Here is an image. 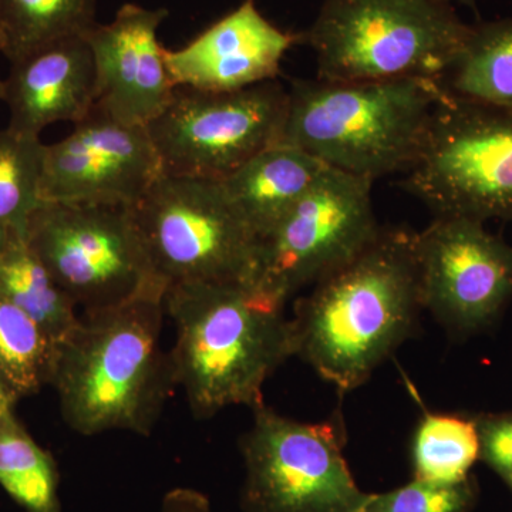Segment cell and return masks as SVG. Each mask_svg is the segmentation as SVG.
<instances>
[{
    "label": "cell",
    "instance_id": "6da1fadb",
    "mask_svg": "<svg viewBox=\"0 0 512 512\" xmlns=\"http://www.w3.org/2000/svg\"><path fill=\"white\" fill-rule=\"evenodd\" d=\"M416 234L380 228L355 258L296 303L293 356L340 393L367 382L416 325L423 309Z\"/></svg>",
    "mask_w": 512,
    "mask_h": 512
},
{
    "label": "cell",
    "instance_id": "52a82bcc",
    "mask_svg": "<svg viewBox=\"0 0 512 512\" xmlns=\"http://www.w3.org/2000/svg\"><path fill=\"white\" fill-rule=\"evenodd\" d=\"M402 187L434 217L512 221V110L441 94Z\"/></svg>",
    "mask_w": 512,
    "mask_h": 512
},
{
    "label": "cell",
    "instance_id": "cb8c5ba5",
    "mask_svg": "<svg viewBox=\"0 0 512 512\" xmlns=\"http://www.w3.org/2000/svg\"><path fill=\"white\" fill-rule=\"evenodd\" d=\"M57 348L43 330L0 292V382L18 399L52 382Z\"/></svg>",
    "mask_w": 512,
    "mask_h": 512
},
{
    "label": "cell",
    "instance_id": "8992f818",
    "mask_svg": "<svg viewBox=\"0 0 512 512\" xmlns=\"http://www.w3.org/2000/svg\"><path fill=\"white\" fill-rule=\"evenodd\" d=\"M130 211L167 289L254 284L258 238L221 181L163 174Z\"/></svg>",
    "mask_w": 512,
    "mask_h": 512
},
{
    "label": "cell",
    "instance_id": "9a60e30c",
    "mask_svg": "<svg viewBox=\"0 0 512 512\" xmlns=\"http://www.w3.org/2000/svg\"><path fill=\"white\" fill-rule=\"evenodd\" d=\"M295 43H301V33L276 28L255 0H244L188 45L167 50L165 59L177 87L237 92L276 80Z\"/></svg>",
    "mask_w": 512,
    "mask_h": 512
},
{
    "label": "cell",
    "instance_id": "f546056e",
    "mask_svg": "<svg viewBox=\"0 0 512 512\" xmlns=\"http://www.w3.org/2000/svg\"><path fill=\"white\" fill-rule=\"evenodd\" d=\"M3 89H2V80H0V101H2Z\"/></svg>",
    "mask_w": 512,
    "mask_h": 512
},
{
    "label": "cell",
    "instance_id": "ac0fdd59",
    "mask_svg": "<svg viewBox=\"0 0 512 512\" xmlns=\"http://www.w3.org/2000/svg\"><path fill=\"white\" fill-rule=\"evenodd\" d=\"M434 82L454 99L512 110V16L470 25L463 46Z\"/></svg>",
    "mask_w": 512,
    "mask_h": 512
},
{
    "label": "cell",
    "instance_id": "7c38bea8",
    "mask_svg": "<svg viewBox=\"0 0 512 512\" xmlns=\"http://www.w3.org/2000/svg\"><path fill=\"white\" fill-rule=\"evenodd\" d=\"M421 302L458 335L488 328L512 296V247L484 222L434 217L416 234Z\"/></svg>",
    "mask_w": 512,
    "mask_h": 512
},
{
    "label": "cell",
    "instance_id": "7a4b0ae2",
    "mask_svg": "<svg viewBox=\"0 0 512 512\" xmlns=\"http://www.w3.org/2000/svg\"><path fill=\"white\" fill-rule=\"evenodd\" d=\"M165 292L83 312L57 348L50 386L67 426L82 436L154 430L175 382L161 345Z\"/></svg>",
    "mask_w": 512,
    "mask_h": 512
},
{
    "label": "cell",
    "instance_id": "5b68a950",
    "mask_svg": "<svg viewBox=\"0 0 512 512\" xmlns=\"http://www.w3.org/2000/svg\"><path fill=\"white\" fill-rule=\"evenodd\" d=\"M468 30L444 0H323L301 43L315 52L318 79L437 80Z\"/></svg>",
    "mask_w": 512,
    "mask_h": 512
},
{
    "label": "cell",
    "instance_id": "ffe728a7",
    "mask_svg": "<svg viewBox=\"0 0 512 512\" xmlns=\"http://www.w3.org/2000/svg\"><path fill=\"white\" fill-rule=\"evenodd\" d=\"M96 23V0H0V53L13 63Z\"/></svg>",
    "mask_w": 512,
    "mask_h": 512
},
{
    "label": "cell",
    "instance_id": "d6986e66",
    "mask_svg": "<svg viewBox=\"0 0 512 512\" xmlns=\"http://www.w3.org/2000/svg\"><path fill=\"white\" fill-rule=\"evenodd\" d=\"M0 292L25 312L59 348L79 323L77 305L18 237L0 249Z\"/></svg>",
    "mask_w": 512,
    "mask_h": 512
},
{
    "label": "cell",
    "instance_id": "4316f807",
    "mask_svg": "<svg viewBox=\"0 0 512 512\" xmlns=\"http://www.w3.org/2000/svg\"><path fill=\"white\" fill-rule=\"evenodd\" d=\"M158 512H212L204 494L191 488H175L165 494Z\"/></svg>",
    "mask_w": 512,
    "mask_h": 512
},
{
    "label": "cell",
    "instance_id": "484cf974",
    "mask_svg": "<svg viewBox=\"0 0 512 512\" xmlns=\"http://www.w3.org/2000/svg\"><path fill=\"white\" fill-rule=\"evenodd\" d=\"M476 421L480 460L505 483L512 480V413L478 414Z\"/></svg>",
    "mask_w": 512,
    "mask_h": 512
},
{
    "label": "cell",
    "instance_id": "f1b7e54d",
    "mask_svg": "<svg viewBox=\"0 0 512 512\" xmlns=\"http://www.w3.org/2000/svg\"><path fill=\"white\" fill-rule=\"evenodd\" d=\"M444 2L451 3L453 2L461 3V5L470 6L471 9H476V0H444Z\"/></svg>",
    "mask_w": 512,
    "mask_h": 512
},
{
    "label": "cell",
    "instance_id": "5bb4252c",
    "mask_svg": "<svg viewBox=\"0 0 512 512\" xmlns=\"http://www.w3.org/2000/svg\"><path fill=\"white\" fill-rule=\"evenodd\" d=\"M167 16L164 8L127 3L113 22L96 23L86 35L96 66V107L121 123L147 127L173 99L177 84L158 40Z\"/></svg>",
    "mask_w": 512,
    "mask_h": 512
},
{
    "label": "cell",
    "instance_id": "277c9868",
    "mask_svg": "<svg viewBox=\"0 0 512 512\" xmlns=\"http://www.w3.org/2000/svg\"><path fill=\"white\" fill-rule=\"evenodd\" d=\"M441 90L434 80H292L279 143L375 181L416 163Z\"/></svg>",
    "mask_w": 512,
    "mask_h": 512
},
{
    "label": "cell",
    "instance_id": "603a6c76",
    "mask_svg": "<svg viewBox=\"0 0 512 512\" xmlns=\"http://www.w3.org/2000/svg\"><path fill=\"white\" fill-rule=\"evenodd\" d=\"M45 146L40 137L9 127L0 131V249L25 237L30 217L43 202Z\"/></svg>",
    "mask_w": 512,
    "mask_h": 512
},
{
    "label": "cell",
    "instance_id": "3957f363",
    "mask_svg": "<svg viewBox=\"0 0 512 512\" xmlns=\"http://www.w3.org/2000/svg\"><path fill=\"white\" fill-rule=\"evenodd\" d=\"M284 306L247 284L167 289L165 313L175 326L170 352L175 382L195 417L264 404L266 380L293 356Z\"/></svg>",
    "mask_w": 512,
    "mask_h": 512
},
{
    "label": "cell",
    "instance_id": "44dd1931",
    "mask_svg": "<svg viewBox=\"0 0 512 512\" xmlns=\"http://www.w3.org/2000/svg\"><path fill=\"white\" fill-rule=\"evenodd\" d=\"M480 460L476 421L457 414L426 413L413 437L414 480L454 485L470 478Z\"/></svg>",
    "mask_w": 512,
    "mask_h": 512
},
{
    "label": "cell",
    "instance_id": "2e32d148",
    "mask_svg": "<svg viewBox=\"0 0 512 512\" xmlns=\"http://www.w3.org/2000/svg\"><path fill=\"white\" fill-rule=\"evenodd\" d=\"M10 130L40 137L62 121L73 126L96 106V66L86 36H70L10 63L2 80Z\"/></svg>",
    "mask_w": 512,
    "mask_h": 512
},
{
    "label": "cell",
    "instance_id": "9c48e42d",
    "mask_svg": "<svg viewBox=\"0 0 512 512\" xmlns=\"http://www.w3.org/2000/svg\"><path fill=\"white\" fill-rule=\"evenodd\" d=\"M342 421L322 423L281 416L265 404L242 437L244 512H359L363 493L343 456Z\"/></svg>",
    "mask_w": 512,
    "mask_h": 512
},
{
    "label": "cell",
    "instance_id": "4dcf8cb0",
    "mask_svg": "<svg viewBox=\"0 0 512 512\" xmlns=\"http://www.w3.org/2000/svg\"><path fill=\"white\" fill-rule=\"evenodd\" d=\"M508 485H510L511 490H512V480L510 481V483H508Z\"/></svg>",
    "mask_w": 512,
    "mask_h": 512
},
{
    "label": "cell",
    "instance_id": "7402d4cb",
    "mask_svg": "<svg viewBox=\"0 0 512 512\" xmlns=\"http://www.w3.org/2000/svg\"><path fill=\"white\" fill-rule=\"evenodd\" d=\"M0 485L26 512H62L55 458L18 417L0 426Z\"/></svg>",
    "mask_w": 512,
    "mask_h": 512
},
{
    "label": "cell",
    "instance_id": "ba28073f",
    "mask_svg": "<svg viewBox=\"0 0 512 512\" xmlns=\"http://www.w3.org/2000/svg\"><path fill=\"white\" fill-rule=\"evenodd\" d=\"M26 242L83 312L167 292L130 208L43 201Z\"/></svg>",
    "mask_w": 512,
    "mask_h": 512
},
{
    "label": "cell",
    "instance_id": "e0dca14e",
    "mask_svg": "<svg viewBox=\"0 0 512 512\" xmlns=\"http://www.w3.org/2000/svg\"><path fill=\"white\" fill-rule=\"evenodd\" d=\"M326 168L311 154L278 143L256 154L221 183L259 241L311 191Z\"/></svg>",
    "mask_w": 512,
    "mask_h": 512
},
{
    "label": "cell",
    "instance_id": "d4e9b609",
    "mask_svg": "<svg viewBox=\"0 0 512 512\" xmlns=\"http://www.w3.org/2000/svg\"><path fill=\"white\" fill-rule=\"evenodd\" d=\"M478 485L473 477L454 485L413 480L383 494H369L359 512H470L477 503Z\"/></svg>",
    "mask_w": 512,
    "mask_h": 512
},
{
    "label": "cell",
    "instance_id": "83f0119b",
    "mask_svg": "<svg viewBox=\"0 0 512 512\" xmlns=\"http://www.w3.org/2000/svg\"><path fill=\"white\" fill-rule=\"evenodd\" d=\"M18 402V397L0 382V426L16 419L15 409Z\"/></svg>",
    "mask_w": 512,
    "mask_h": 512
},
{
    "label": "cell",
    "instance_id": "30bf717a",
    "mask_svg": "<svg viewBox=\"0 0 512 512\" xmlns=\"http://www.w3.org/2000/svg\"><path fill=\"white\" fill-rule=\"evenodd\" d=\"M286 110L278 80L224 93L177 87L147 130L163 174L222 181L281 141Z\"/></svg>",
    "mask_w": 512,
    "mask_h": 512
},
{
    "label": "cell",
    "instance_id": "4fadbf2b",
    "mask_svg": "<svg viewBox=\"0 0 512 512\" xmlns=\"http://www.w3.org/2000/svg\"><path fill=\"white\" fill-rule=\"evenodd\" d=\"M161 175L147 127L94 106L69 136L45 146L42 201L133 208Z\"/></svg>",
    "mask_w": 512,
    "mask_h": 512
},
{
    "label": "cell",
    "instance_id": "8fae6325",
    "mask_svg": "<svg viewBox=\"0 0 512 512\" xmlns=\"http://www.w3.org/2000/svg\"><path fill=\"white\" fill-rule=\"evenodd\" d=\"M373 181L326 168L256 249L254 288L285 305L296 292L348 264L376 235Z\"/></svg>",
    "mask_w": 512,
    "mask_h": 512
}]
</instances>
